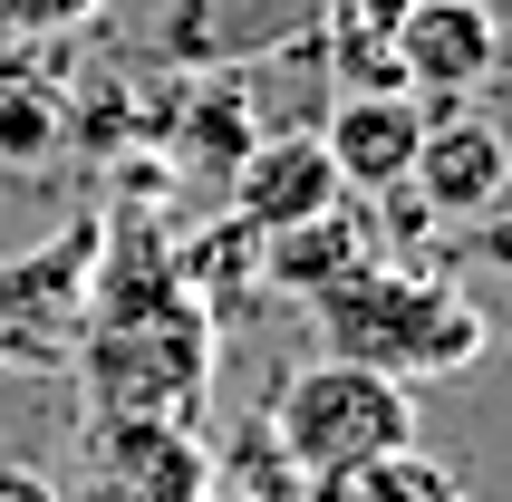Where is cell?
Listing matches in <instances>:
<instances>
[{
  "label": "cell",
  "mask_w": 512,
  "mask_h": 502,
  "mask_svg": "<svg viewBox=\"0 0 512 502\" xmlns=\"http://www.w3.org/2000/svg\"><path fill=\"white\" fill-rule=\"evenodd\" d=\"M78 387L87 416H165L194 425L213 396V309L165 271H116L107 300L78 319Z\"/></svg>",
  "instance_id": "1"
},
{
  "label": "cell",
  "mask_w": 512,
  "mask_h": 502,
  "mask_svg": "<svg viewBox=\"0 0 512 502\" xmlns=\"http://www.w3.org/2000/svg\"><path fill=\"white\" fill-rule=\"evenodd\" d=\"M484 338L493 329H484V309H474V290L426 271V261H387V251H377L368 271H348L339 290H319V348L377 367V377H397V387L474 367Z\"/></svg>",
  "instance_id": "2"
},
{
  "label": "cell",
  "mask_w": 512,
  "mask_h": 502,
  "mask_svg": "<svg viewBox=\"0 0 512 502\" xmlns=\"http://www.w3.org/2000/svg\"><path fill=\"white\" fill-rule=\"evenodd\" d=\"M397 445H416V387H397V377H377L358 358H329L319 348L271 396V464H281V483L300 502L319 483L377 464V454H397Z\"/></svg>",
  "instance_id": "3"
},
{
  "label": "cell",
  "mask_w": 512,
  "mask_h": 502,
  "mask_svg": "<svg viewBox=\"0 0 512 502\" xmlns=\"http://www.w3.org/2000/svg\"><path fill=\"white\" fill-rule=\"evenodd\" d=\"M213 445L194 425H165V416H87L68 435V474L58 502H213Z\"/></svg>",
  "instance_id": "4"
},
{
  "label": "cell",
  "mask_w": 512,
  "mask_h": 502,
  "mask_svg": "<svg viewBox=\"0 0 512 502\" xmlns=\"http://www.w3.org/2000/svg\"><path fill=\"white\" fill-rule=\"evenodd\" d=\"M329 0H174L165 10V58L203 68V78H242L252 58L319 49Z\"/></svg>",
  "instance_id": "5"
},
{
  "label": "cell",
  "mask_w": 512,
  "mask_h": 502,
  "mask_svg": "<svg viewBox=\"0 0 512 502\" xmlns=\"http://www.w3.org/2000/svg\"><path fill=\"white\" fill-rule=\"evenodd\" d=\"M493 68H503V20H493V0H406V20H397V78H406V97L464 107Z\"/></svg>",
  "instance_id": "6"
},
{
  "label": "cell",
  "mask_w": 512,
  "mask_h": 502,
  "mask_svg": "<svg viewBox=\"0 0 512 502\" xmlns=\"http://www.w3.org/2000/svg\"><path fill=\"white\" fill-rule=\"evenodd\" d=\"M406 194L426 213H445V223H484L493 203L512 194V136L474 107H426V145H416Z\"/></svg>",
  "instance_id": "7"
},
{
  "label": "cell",
  "mask_w": 512,
  "mask_h": 502,
  "mask_svg": "<svg viewBox=\"0 0 512 502\" xmlns=\"http://www.w3.org/2000/svg\"><path fill=\"white\" fill-rule=\"evenodd\" d=\"M416 145H426V97H329V126H319V155L339 174V194L377 203L416 174Z\"/></svg>",
  "instance_id": "8"
},
{
  "label": "cell",
  "mask_w": 512,
  "mask_h": 502,
  "mask_svg": "<svg viewBox=\"0 0 512 502\" xmlns=\"http://www.w3.org/2000/svg\"><path fill=\"white\" fill-rule=\"evenodd\" d=\"M223 203H232V223L252 232V242H271V232L329 213V203H339V174H329L319 136H261L252 155L223 174Z\"/></svg>",
  "instance_id": "9"
},
{
  "label": "cell",
  "mask_w": 512,
  "mask_h": 502,
  "mask_svg": "<svg viewBox=\"0 0 512 502\" xmlns=\"http://www.w3.org/2000/svg\"><path fill=\"white\" fill-rule=\"evenodd\" d=\"M377 261V223H368V203L358 194H339L329 213H310V223H290V232H271L261 242V271L281 280V290H339L348 271H368Z\"/></svg>",
  "instance_id": "10"
},
{
  "label": "cell",
  "mask_w": 512,
  "mask_h": 502,
  "mask_svg": "<svg viewBox=\"0 0 512 502\" xmlns=\"http://www.w3.org/2000/svg\"><path fill=\"white\" fill-rule=\"evenodd\" d=\"M310 502H474L435 454H416V445H397V454H377V464H358V474H339V483H319Z\"/></svg>",
  "instance_id": "11"
},
{
  "label": "cell",
  "mask_w": 512,
  "mask_h": 502,
  "mask_svg": "<svg viewBox=\"0 0 512 502\" xmlns=\"http://www.w3.org/2000/svg\"><path fill=\"white\" fill-rule=\"evenodd\" d=\"M107 20V0H0V39H78Z\"/></svg>",
  "instance_id": "12"
},
{
  "label": "cell",
  "mask_w": 512,
  "mask_h": 502,
  "mask_svg": "<svg viewBox=\"0 0 512 502\" xmlns=\"http://www.w3.org/2000/svg\"><path fill=\"white\" fill-rule=\"evenodd\" d=\"M474 251H484L493 271H512V194H503V203H493L484 223H474Z\"/></svg>",
  "instance_id": "13"
},
{
  "label": "cell",
  "mask_w": 512,
  "mask_h": 502,
  "mask_svg": "<svg viewBox=\"0 0 512 502\" xmlns=\"http://www.w3.org/2000/svg\"><path fill=\"white\" fill-rule=\"evenodd\" d=\"M0 502H58V483L39 464H0Z\"/></svg>",
  "instance_id": "14"
}]
</instances>
